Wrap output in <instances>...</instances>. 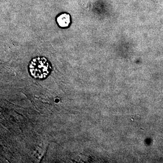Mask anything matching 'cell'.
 <instances>
[{
  "instance_id": "1",
  "label": "cell",
  "mask_w": 163,
  "mask_h": 163,
  "mask_svg": "<svg viewBox=\"0 0 163 163\" xmlns=\"http://www.w3.org/2000/svg\"><path fill=\"white\" fill-rule=\"evenodd\" d=\"M50 63L44 57H37L31 60L29 69L30 75L36 79H42L49 75L51 71Z\"/></svg>"
},
{
  "instance_id": "3",
  "label": "cell",
  "mask_w": 163,
  "mask_h": 163,
  "mask_svg": "<svg viewBox=\"0 0 163 163\" xmlns=\"http://www.w3.org/2000/svg\"><path fill=\"white\" fill-rule=\"evenodd\" d=\"M141 118V116L139 115H131V118L132 120H138Z\"/></svg>"
},
{
  "instance_id": "2",
  "label": "cell",
  "mask_w": 163,
  "mask_h": 163,
  "mask_svg": "<svg viewBox=\"0 0 163 163\" xmlns=\"http://www.w3.org/2000/svg\"><path fill=\"white\" fill-rule=\"evenodd\" d=\"M56 20L59 27L61 28H67L70 27L71 24V16L68 13H61L58 15Z\"/></svg>"
}]
</instances>
